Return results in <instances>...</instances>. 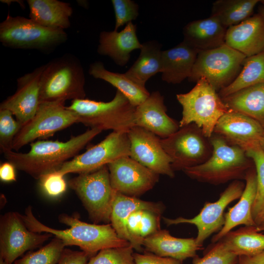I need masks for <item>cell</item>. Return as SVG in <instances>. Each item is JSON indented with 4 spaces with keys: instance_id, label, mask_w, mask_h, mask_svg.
<instances>
[{
    "instance_id": "9",
    "label": "cell",
    "mask_w": 264,
    "mask_h": 264,
    "mask_svg": "<svg viewBox=\"0 0 264 264\" xmlns=\"http://www.w3.org/2000/svg\"><path fill=\"white\" fill-rule=\"evenodd\" d=\"M246 58L225 44L211 50L200 51L188 80L196 83L201 78H205L219 92L237 77Z\"/></svg>"
},
{
    "instance_id": "41",
    "label": "cell",
    "mask_w": 264,
    "mask_h": 264,
    "mask_svg": "<svg viewBox=\"0 0 264 264\" xmlns=\"http://www.w3.org/2000/svg\"><path fill=\"white\" fill-rule=\"evenodd\" d=\"M160 214L150 210H143L140 223V236L142 238L160 229Z\"/></svg>"
},
{
    "instance_id": "13",
    "label": "cell",
    "mask_w": 264,
    "mask_h": 264,
    "mask_svg": "<svg viewBox=\"0 0 264 264\" xmlns=\"http://www.w3.org/2000/svg\"><path fill=\"white\" fill-rule=\"evenodd\" d=\"M244 187V183L241 180L233 181L220 194L217 201L205 202L199 213L194 218H163V220L168 226L181 223L195 225L198 230L196 242L202 247L207 238L221 230L225 222V209L230 203L239 199Z\"/></svg>"
},
{
    "instance_id": "34",
    "label": "cell",
    "mask_w": 264,
    "mask_h": 264,
    "mask_svg": "<svg viewBox=\"0 0 264 264\" xmlns=\"http://www.w3.org/2000/svg\"><path fill=\"white\" fill-rule=\"evenodd\" d=\"M253 162L257 176V192L252 210L256 226L264 220V151L260 144H256L245 151Z\"/></svg>"
},
{
    "instance_id": "19",
    "label": "cell",
    "mask_w": 264,
    "mask_h": 264,
    "mask_svg": "<svg viewBox=\"0 0 264 264\" xmlns=\"http://www.w3.org/2000/svg\"><path fill=\"white\" fill-rule=\"evenodd\" d=\"M164 97L158 91H153L141 104L135 107L134 126L151 132L161 139L176 131L179 122L167 114Z\"/></svg>"
},
{
    "instance_id": "49",
    "label": "cell",
    "mask_w": 264,
    "mask_h": 264,
    "mask_svg": "<svg viewBox=\"0 0 264 264\" xmlns=\"http://www.w3.org/2000/svg\"><path fill=\"white\" fill-rule=\"evenodd\" d=\"M0 264H9L2 259L0 258Z\"/></svg>"
},
{
    "instance_id": "35",
    "label": "cell",
    "mask_w": 264,
    "mask_h": 264,
    "mask_svg": "<svg viewBox=\"0 0 264 264\" xmlns=\"http://www.w3.org/2000/svg\"><path fill=\"white\" fill-rule=\"evenodd\" d=\"M65 247L63 241L55 237L39 249L18 259L13 264H57Z\"/></svg>"
},
{
    "instance_id": "31",
    "label": "cell",
    "mask_w": 264,
    "mask_h": 264,
    "mask_svg": "<svg viewBox=\"0 0 264 264\" xmlns=\"http://www.w3.org/2000/svg\"><path fill=\"white\" fill-rule=\"evenodd\" d=\"M221 240L238 256L254 255L264 251V234L259 233L256 226H244L232 230Z\"/></svg>"
},
{
    "instance_id": "42",
    "label": "cell",
    "mask_w": 264,
    "mask_h": 264,
    "mask_svg": "<svg viewBox=\"0 0 264 264\" xmlns=\"http://www.w3.org/2000/svg\"><path fill=\"white\" fill-rule=\"evenodd\" d=\"M135 264H182V262L169 257L152 253H133Z\"/></svg>"
},
{
    "instance_id": "43",
    "label": "cell",
    "mask_w": 264,
    "mask_h": 264,
    "mask_svg": "<svg viewBox=\"0 0 264 264\" xmlns=\"http://www.w3.org/2000/svg\"><path fill=\"white\" fill-rule=\"evenodd\" d=\"M90 257L83 251L65 248L57 264H88Z\"/></svg>"
},
{
    "instance_id": "23",
    "label": "cell",
    "mask_w": 264,
    "mask_h": 264,
    "mask_svg": "<svg viewBox=\"0 0 264 264\" xmlns=\"http://www.w3.org/2000/svg\"><path fill=\"white\" fill-rule=\"evenodd\" d=\"M199 52L183 41L172 48L162 50V81L169 84H178L188 79Z\"/></svg>"
},
{
    "instance_id": "18",
    "label": "cell",
    "mask_w": 264,
    "mask_h": 264,
    "mask_svg": "<svg viewBox=\"0 0 264 264\" xmlns=\"http://www.w3.org/2000/svg\"><path fill=\"white\" fill-rule=\"evenodd\" d=\"M213 133L246 151L264 139V128L251 117L230 110L219 120Z\"/></svg>"
},
{
    "instance_id": "24",
    "label": "cell",
    "mask_w": 264,
    "mask_h": 264,
    "mask_svg": "<svg viewBox=\"0 0 264 264\" xmlns=\"http://www.w3.org/2000/svg\"><path fill=\"white\" fill-rule=\"evenodd\" d=\"M227 30L210 16L188 23L183 29V41L199 51L211 50L225 44Z\"/></svg>"
},
{
    "instance_id": "39",
    "label": "cell",
    "mask_w": 264,
    "mask_h": 264,
    "mask_svg": "<svg viewBox=\"0 0 264 264\" xmlns=\"http://www.w3.org/2000/svg\"><path fill=\"white\" fill-rule=\"evenodd\" d=\"M115 15L114 30L135 20L139 15V5L132 0H112Z\"/></svg>"
},
{
    "instance_id": "8",
    "label": "cell",
    "mask_w": 264,
    "mask_h": 264,
    "mask_svg": "<svg viewBox=\"0 0 264 264\" xmlns=\"http://www.w3.org/2000/svg\"><path fill=\"white\" fill-rule=\"evenodd\" d=\"M95 223L110 221L116 191L111 185L107 165L95 171L80 174L68 181Z\"/></svg>"
},
{
    "instance_id": "38",
    "label": "cell",
    "mask_w": 264,
    "mask_h": 264,
    "mask_svg": "<svg viewBox=\"0 0 264 264\" xmlns=\"http://www.w3.org/2000/svg\"><path fill=\"white\" fill-rule=\"evenodd\" d=\"M194 264H238L239 256L231 251L221 239Z\"/></svg>"
},
{
    "instance_id": "14",
    "label": "cell",
    "mask_w": 264,
    "mask_h": 264,
    "mask_svg": "<svg viewBox=\"0 0 264 264\" xmlns=\"http://www.w3.org/2000/svg\"><path fill=\"white\" fill-rule=\"evenodd\" d=\"M53 235L29 230L22 215L8 212L0 220V258L13 264L25 252L42 245Z\"/></svg>"
},
{
    "instance_id": "16",
    "label": "cell",
    "mask_w": 264,
    "mask_h": 264,
    "mask_svg": "<svg viewBox=\"0 0 264 264\" xmlns=\"http://www.w3.org/2000/svg\"><path fill=\"white\" fill-rule=\"evenodd\" d=\"M127 134L130 143V157L158 175L174 177L172 160L162 148L158 136L136 126Z\"/></svg>"
},
{
    "instance_id": "6",
    "label": "cell",
    "mask_w": 264,
    "mask_h": 264,
    "mask_svg": "<svg viewBox=\"0 0 264 264\" xmlns=\"http://www.w3.org/2000/svg\"><path fill=\"white\" fill-rule=\"evenodd\" d=\"M176 97L182 108L179 127L195 124L208 138L219 120L230 110L218 92L203 77L189 92L177 94Z\"/></svg>"
},
{
    "instance_id": "10",
    "label": "cell",
    "mask_w": 264,
    "mask_h": 264,
    "mask_svg": "<svg viewBox=\"0 0 264 264\" xmlns=\"http://www.w3.org/2000/svg\"><path fill=\"white\" fill-rule=\"evenodd\" d=\"M160 142L172 160L174 172L202 164L212 152L209 138L194 123L180 128L167 138H160Z\"/></svg>"
},
{
    "instance_id": "15",
    "label": "cell",
    "mask_w": 264,
    "mask_h": 264,
    "mask_svg": "<svg viewBox=\"0 0 264 264\" xmlns=\"http://www.w3.org/2000/svg\"><path fill=\"white\" fill-rule=\"evenodd\" d=\"M107 166L113 189L128 196L136 197L144 194L159 179V175L129 156L118 158Z\"/></svg>"
},
{
    "instance_id": "1",
    "label": "cell",
    "mask_w": 264,
    "mask_h": 264,
    "mask_svg": "<svg viewBox=\"0 0 264 264\" xmlns=\"http://www.w3.org/2000/svg\"><path fill=\"white\" fill-rule=\"evenodd\" d=\"M22 218L29 230L35 232L50 233L62 240L65 246H78L90 256L103 249L131 245L129 242L118 236L110 223L90 224L82 221L76 216L62 214L58 217L59 222L69 228L56 229L40 221L34 215L30 206L25 209Z\"/></svg>"
},
{
    "instance_id": "32",
    "label": "cell",
    "mask_w": 264,
    "mask_h": 264,
    "mask_svg": "<svg viewBox=\"0 0 264 264\" xmlns=\"http://www.w3.org/2000/svg\"><path fill=\"white\" fill-rule=\"evenodd\" d=\"M259 2V0H218L212 4L211 16L228 28L251 16Z\"/></svg>"
},
{
    "instance_id": "37",
    "label": "cell",
    "mask_w": 264,
    "mask_h": 264,
    "mask_svg": "<svg viewBox=\"0 0 264 264\" xmlns=\"http://www.w3.org/2000/svg\"><path fill=\"white\" fill-rule=\"evenodd\" d=\"M13 115L10 110L0 109V148L3 153L13 151L14 139L22 126Z\"/></svg>"
},
{
    "instance_id": "17",
    "label": "cell",
    "mask_w": 264,
    "mask_h": 264,
    "mask_svg": "<svg viewBox=\"0 0 264 264\" xmlns=\"http://www.w3.org/2000/svg\"><path fill=\"white\" fill-rule=\"evenodd\" d=\"M44 65L19 77L15 93L0 104V109L10 110L22 126L36 114L40 105L41 76Z\"/></svg>"
},
{
    "instance_id": "28",
    "label": "cell",
    "mask_w": 264,
    "mask_h": 264,
    "mask_svg": "<svg viewBox=\"0 0 264 264\" xmlns=\"http://www.w3.org/2000/svg\"><path fill=\"white\" fill-rule=\"evenodd\" d=\"M221 99L230 110L251 117L264 128V83L243 88Z\"/></svg>"
},
{
    "instance_id": "2",
    "label": "cell",
    "mask_w": 264,
    "mask_h": 264,
    "mask_svg": "<svg viewBox=\"0 0 264 264\" xmlns=\"http://www.w3.org/2000/svg\"><path fill=\"white\" fill-rule=\"evenodd\" d=\"M102 130L90 128L66 141L39 140L30 144L28 152L9 151L4 157L16 169L24 172L35 179L58 171L66 162L73 158Z\"/></svg>"
},
{
    "instance_id": "45",
    "label": "cell",
    "mask_w": 264,
    "mask_h": 264,
    "mask_svg": "<svg viewBox=\"0 0 264 264\" xmlns=\"http://www.w3.org/2000/svg\"><path fill=\"white\" fill-rule=\"evenodd\" d=\"M238 264H264V251L254 255L239 256Z\"/></svg>"
},
{
    "instance_id": "27",
    "label": "cell",
    "mask_w": 264,
    "mask_h": 264,
    "mask_svg": "<svg viewBox=\"0 0 264 264\" xmlns=\"http://www.w3.org/2000/svg\"><path fill=\"white\" fill-rule=\"evenodd\" d=\"M29 17L46 27L65 30L70 26L73 9L69 3L58 0H27Z\"/></svg>"
},
{
    "instance_id": "40",
    "label": "cell",
    "mask_w": 264,
    "mask_h": 264,
    "mask_svg": "<svg viewBox=\"0 0 264 264\" xmlns=\"http://www.w3.org/2000/svg\"><path fill=\"white\" fill-rule=\"evenodd\" d=\"M39 180L41 189L50 198L60 197L66 190L67 184L64 176L57 171L47 173Z\"/></svg>"
},
{
    "instance_id": "26",
    "label": "cell",
    "mask_w": 264,
    "mask_h": 264,
    "mask_svg": "<svg viewBox=\"0 0 264 264\" xmlns=\"http://www.w3.org/2000/svg\"><path fill=\"white\" fill-rule=\"evenodd\" d=\"M137 210H150L161 215L163 206L160 203L142 200L116 191L112 206L110 224L118 236L129 242L136 250L137 246L128 230L127 220L130 214Z\"/></svg>"
},
{
    "instance_id": "46",
    "label": "cell",
    "mask_w": 264,
    "mask_h": 264,
    "mask_svg": "<svg viewBox=\"0 0 264 264\" xmlns=\"http://www.w3.org/2000/svg\"><path fill=\"white\" fill-rule=\"evenodd\" d=\"M260 2L261 3L259 6V13L262 16L264 19V0H260Z\"/></svg>"
},
{
    "instance_id": "11",
    "label": "cell",
    "mask_w": 264,
    "mask_h": 264,
    "mask_svg": "<svg viewBox=\"0 0 264 264\" xmlns=\"http://www.w3.org/2000/svg\"><path fill=\"white\" fill-rule=\"evenodd\" d=\"M78 123L77 114L68 109L64 103H41L34 117L22 126L15 136L13 150L18 151L36 139H46Z\"/></svg>"
},
{
    "instance_id": "33",
    "label": "cell",
    "mask_w": 264,
    "mask_h": 264,
    "mask_svg": "<svg viewBox=\"0 0 264 264\" xmlns=\"http://www.w3.org/2000/svg\"><path fill=\"white\" fill-rule=\"evenodd\" d=\"M260 83H264V52L246 57L237 77L218 93L222 98L243 88Z\"/></svg>"
},
{
    "instance_id": "22",
    "label": "cell",
    "mask_w": 264,
    "mask_h": 264,
    "mask_svg": "<svg viewBox=\"0 0 264 264\" xmlns=\"http://www.w3.org/2000/svg\"><path fill=\"white\" fill-rule=\"evenodd\" d=\"M244 180L245 184L243 191L238 202L233 207L229 208L227 213H225L224 224L221 230L213 237V243L221 239L237 226H256L252 214L257 192L256 170L252 168L249 169Z\"/></svg>"
},
{
    "instance_id": "5",
    "label": "cell",
    "mask_w": 264,
    "mask_h": 264,
    "mask_svg": "<svg viewBox=\"0 0 264 264\" xmlns=\"http://www.w3.org/2000/svg\"><path fill=\"white\" fill-rule=\"evenodd\" d=\"M67 108L77 114L78 123L91 128L128 132L134 126L135 107L118 90L110 101L77 99Z\"/></svg>"
},
{
    "instance_id": "36",
    "label": "cell",
    "mask_w": 264,
    "mask_h": 264,
    "mask_svg": "<svg viewBox=\"0 0 264 264\" xmlns=\"http://www.w3.org/2000/svg\"><path fill=\"white\" fill-rule=\"evenodd\" d=\"M131 245L103 249L91 257L88 264H135Z\"/></svg>"
},
{
    "instance_id": "12",
    "label": "cell",
    "mask_w": 264,
    "mask_h": 264,
    "mask_svg": "<svg viewBox=\"0 0 264 264\" xmlns=\"http://www.w3.org/2000/svg\"><path fill=\"white\" fill-rule=\"evenodd\" d=\"M127 132H112L98 144L64 163L57 171L65 176L95 171L122 156L130 154Z\"/></svg>"
},
{
    "instance_id": "47",
    "label": "cell",
    "mask_w": 264,
    "mask_h": 264,
    "mask_svg": "<svg viewBox=\"0 0 264 264\" xmlns=\"http://www.w3.org/2000/svg\"><path fill=\"white\" fill-rule=\"evenodd\" d=\"M257 228L258 231L264 232V220L259 225L257 226Z\"/></svg>"
},
{
    "instance_id": "21",
    "label": "cell",
    "mask_w": 264,
    "mask_h": 264,
    "mask_svg": "<svg viewBox=\"0 0 264 264\" xmlns=\"http://www.w3.org/2000/svg\"><path fill=\"white\" fill-rule=\"evenodd\" d=\"M136 30V24L131 22L119 32L114 30L102 31L99 34L98 53L108 56L118 66H125L130 60L131 53L140 49L142 46Z\"/></svg>"
},
{
    "instance_id": "20",
    "label": "cell",
    "mask_w": 264,
    "mask_h": 264,
    "mask_svg": "<svg viewBox=\"0 0 264 264\" xmlns=\"http://www.w3.org/2000/svg\"><path fill=\"white\" fill-rule=\"evenodd\" d=\"M225 44L246 57L264 52V19L258 13L228 27Z\"/></svg>"
},
{
    "instance_id": "7",
    "label": "cell",
    "mask_w": 264,
    "mask_h": 264,
    "mask_svg": "<svg viewBox=\"0 0 264 264\" xmlns=\"http://www.w3.org/2000/svg\"><path fill=\"white\" fill-rule=\"evenodd\" d=\"M67 40L64 30L44 27L22 16L8 14L0 23V42L8 48L47 51Z\"/></svg>"
},
{
    "instance_id": "3",
    "label": "cell",
    "mask_w": 264,
    "mask_h": 264,
    "mask_svg": "<svg viewBox=\"0 0 264 264\" xmlns=\"http://www.w3.org/2000/svg\"><path fill=\"white\" fill-rule=\"evenodd\" d=\"M209 139L212 146L210 157L202 164L182 171L192 179L213 185L244 179L253 163L245 151L214 133Z\"/></svg>"
},
{
    "instance_id": "29",
    "label": "cell",
    "mask_w": 264,
    "mask_h": 264,
    "mask_svg": "<svg viewBox=\"0 0 264 264\" xmlns=\"http://www.w3.org/2000/svg\"><path fill=\"white\" fill-rule=\"evenodd\" d=\"M88 73L96 79L103 80L117 88L136 107L143 102L150 95L145 86L135 82L124 73L107 70L100 61L91 64Z\"/></svg>"
},
{
    "instance_id": "4",
    "label": "cell",
    "mask_w": 264,
    "mask_h": 264,
    "mask_svg": "<svg viewBox=\"0 0 264 264\" xmlns=\"http://www.w3.org/2000/svg\"><path fill=\"white\" fill-rule=\"evenodd\" d=\"M85 75L80 61L66 54L44 65L40 90V103H63L85 99Z\"/></svg>"
},
{
    "instance_id": "30",
    "label": "cell",
    "mask_w": 264,
    "mask_h": 264,
    "mask_svg": "<svg viewBox=\"0 0 264 264\" xmlns=\"http://www.w3.org/2000/svg\"><path fill=\"white\" fill-rule=\"evenodd\" d=\"M142 44L136 60L125 73L137 83L145 86L148 80L161 71V45L156 41Z\"/></svg>"
},
{
    "instance_id": "48",
    "label": "cell",
    "mask_w": 264,
    "mask_h": 264,
    "mask_svg": "<svg viewBox=\"0 0 264 264\" xmlns=\"http://www.w3.org/2000/svg\"><path fill=\"white\" fill-rule=\"evenodd\" d=\"M260 145H261L262 149L264 151V139L261 142Z\"/></svg>"
},
{
    "instance_id": "44",
    "label": "cell",
    "mask_w": 264,
    "mask_h": 264,
    "mask_svg": "<svg viewBox=\"0 0 264 264\" xmlns=\"http://www.w3.org/2000/svg\"><path fill=\"white\" fill-rule=\"evenodd\" d=\"M15 167L9 161L0 165V179L3 182H9L16 180Z\"/></svg>"
},
{
    "instance_id": "25",
    "label": "cell",
    "mask_w": 264,
    "mask_h": 264,
    "mask_svg": "<svg viewBox=\"0 0 264 264\" xmlns=\"http://www.w3.org/2000/svg\"><path fill=\"white\" fill-rule=\"evenodd\" d=\"M143 245L146 250L159 256L169 257L182 262L196 256L201 248L195 238L173 237L166 230H161L144 238Z\"/></svg>"
}]
</instances>
